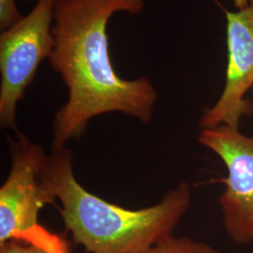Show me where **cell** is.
I'll return each mask as SVG.
<instances>
[{
	"mask_svg": "<svg viewBox=\"0 0 253 253\" xmlns=\"http://www.w3.org/2000/svg\"><path fill=\"white\" fill-rule=\"evenodd\" d=\"M145 0H55L54 50L48 62L68 88L54 117L53 150L80 138L92 118L121 113L148 124L157 92L145 76L126 80L116 72L109 49V22L118 12L138 15Z\"/></svg>",
	"mask_w": 253,
	"mask_h": 253,
	"instance_id": "1",
	"label": "cell"
},
{
	"mask_svg": "<svg viewBox=\"0 0 253 253\" xmlns=\"http://www.w3.org/2000/svg\"><path fill=\"white\" fill-rule=\"evenodd\" d=\"M45 177L73 240L89 253H141L170 236L191 204L188 182L169 190L149 208L130 210L109 203L76 180L72 153L65 147L48 156Z\"/></svg>",
	"mask_w": 253,
	"mask_h": 253,
	"instance_id": "2",
	"label": "cell"
},
{
	"mask_svg": "<svg viewBox=\"0 0 253 253\" xmlns=\"http://www.w3.org/2000/svg\"><path fill=\"white\" fill-rule=\"evenodd\" d=\"M9 145L10 171L0 188V244L12 239L52 244L57 236L38 224L41 209L55 200L46 180L48 156L20 132Z\"/></svg>",
	"mask_w": 253,
	"mask_h": 253,
	"instance_id": "3",
	"label": "cell"
},
{
	"mask_svg": "<svg viewBox=\"0 0 253 253\" xmlns=\"http://www.w3.org/2000/svg\"><path fill=\"white\" fill-rule=\"evenodd\" d=\"M55 0L34 7L0 34V125L17 130L16 110L42 62L54 50L52 27Z\"/></svg>",
	"mask_w": 253,
	"mask_h": 253,
	"instance_id": "4",
	"label": "cell"
},
{
	"mask_svg": "<svg viewBox=\"0 0 253 253\" xmlns=\"http://www.w3.org/2000/svg\"><path fill=\"white\" fill-rule=\"evenodd\" d=\"M198 141L226 167V188L218 202L227 235L235 244L253 243V135L221 125L201 129Z\"/></svg>",
	"mask_w": 253,
	"mask_h": 253,
	"instance_id": "5",
	"label": "cell"
},
{
	"mask_svg": "<svg viewBox=\"0 0 253 253\" xmlns=\"http://www.w3.org/2000/svg\"><path fill=\"white\" fill-rule=\"evenodd\" d=\"M228 63L223 91L200 119L201 129L221 125L239 127L243 117L253 114L246 98L253 86V0L238 11L226 12Z\"/></svg>",
	"mask_w": 253,
	"mask_h": 253,
	"instance_id": "6",
	"label": "cell"
},
{
	"mask_svg": "<svg viewBox=\"0 0 253 253\" xmlns=\"http://www.w3.org/2000/svg\"><path fill=\"white\" fill-rule=\"evenodd\" d=\"M141 253H219L210 245L192 240L187 237H173L163 239Z\"/></svg>",
	"mask_w": 253,
	"mask_h": 253,
	"instance_id": "7",
	"label": "cell"
},
{
	"mask_svg": "<svg viewBox=\"0 0 253 253\" xmlns=\"http://www.w3.org/2000/svg\"><path fill=\"white\" fill-rule=\"evenodd\" d=\"M0 253H68L63 242L44 245L12 239L0 244Z\"/></svg>",
	"mask_w": 253,
	"mask_h": 253,
	"instance_id": "8",
	"label": "cell"
},
{
	"mask_svg": "<svg viewBox=\"0 0 253 253\" xmlns=\"http://www.w3.org/2000/svg\"><path fill=\"white\" fill-rule=\"evenodd\" d=\"M23 17L15 0H0V29L4 31Z\"/></svg>",
	"mask_w": 253,
	"mask_h": 253,
	"instance_id": "9",
	"label": "cell"
},
{
	"mask_svg": "<svg viewBox=\"0 0 253 253\" xmlns=\"http://www.w3.org/2000/svg\"><path fill=\"white\" fill-rule=\"evenodd\" d=\"M232 1L234 2L236 8H238V9H241L250 6L252 0H232Z\"/></svg>",
	"mask_w": 253,
	"mask_h": 253,
	"instance_id": "10",
	"label": "cell"
},
{
	"mask_svg": "<svg viewBox=\"0 0 253 253\" xmlns=\"http://www.w3.org/2000/svg\"><path fill=\"white\" fill-rule=\"evenodd\" d=\"M25 1H29V0H25Z\"/></svg>",
	"mask_w": 253,
	"mask_h": 253,
	"instance_id": "11",
	"label": "cell"
}]
</instances>
